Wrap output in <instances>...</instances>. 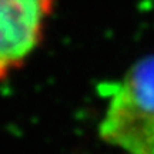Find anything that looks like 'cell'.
Returning <instances> with one entry per match:
<instances>
[{
  "mask_svg": "<svg viewBox=\"0 0 154 154\" xmlns=\"http://www.w3.org/2000/svg\"><path fill=\"white\" fill-rule=\"evenodd\" d=\"M107 90L100 137L127 154H154V54L137 60Z\"/></svg>",
  "mask_w": 154,
  "mask_h": 154,
  "instance_id": "1",
  "label": "cell"
},
{
  "mask_svg": "<svg viewBox=\"0 0 154 154\" xmlns=\"http://www.w3.org/2000/svg\"><path fill=\"white\" fill-rule=\"evenodd\" d=\"M51 7L53 0H0V79L37 47Z\"/></svg>",
  "mask_w": 154,
  "mask_h": 154,
  "instance_id": "2",
  "label": "cell"
}]
</instances>
